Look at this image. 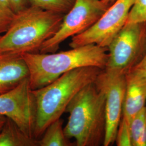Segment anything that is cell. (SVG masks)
I'll return each instance as SVG.
<instances>
[{
	"label": "cell",
	"mask_w": 146,
	"mask_h": 146,
	"mask_svg": "<svg viewBox=\"0 0 146 146\" xmlns=\"http://www.w3.org/2000/svg\"><path fill=\"white\" fill-rule=\"evenodd\" d=\"M108 47L89 44L61 52L21 55L28 68L31 87L35 90L77 68L96 67L104 69L108 58Z\"/></svg>",
	"instance_id": "cell-1"
},
{
	"label": "cell",
	"mask_w": 146,
	"mask_h": 146,
	"mask_svg": "<svg viewBox=\"0 0 146 146\" xmlns=\"http://www.w3.org/2000/svg\"><path fill=\"white\" fill-rule=\"evenodd\" d=\"M102 70L96 67L77 68L42 88L33 90L36 106L35 139H40L48 125L61 118L74 97L85 86L94 82Z\"/></svg>",
	"instance_id": "cell-2"
},
{
	"label": "cell",
	"mask_w": 146,
	"mask_h": 146,
	"mask_svg": "<svg viewBox=\"0 0 146 146\" xmlns=\"http://www.w3.org/2000/svg\"><path fill=\"white\" fill-rule=\"evenodd\" d=\"M65 135L76 146H103L106 134L105 96L94 82L85 86L68 104Z\"/></svg>",
	"instance_id": "cell-3"
},
{
	"label": "cell",
	"mask_w": 146,
	"mask_h": 146,
	"mask_svg": "<svg viewBox=\"0 0 146 146\" xmlns=\"http://www.w3.org/2000/svg\"><path fill=\"white\" fill-rule=\"evenodd\" d=\"M65 15L31 6L16 14L11 25L0 37V53L39 52L43 44L53 36Z\"/></svg>",
	"instance_id": "cell-4"
},
{
	"label": "cell",
	"mask_w": 146,
	"mask_h": 146,
	"mask_svg": "<svg viewBox=\"0 0 146 146\" xmlns=\"http://www.w3.org/2000/svg\"><path fill=\"white\" fill-rule=\"evenodd\" d=\"M108 49L106 69L126 74L136 67L146 54V22L125 23Z\"/></svg>",
	"instance_id": "cell-5"
},
{
	"label": "cell",
	"mask_w": 146,
	"mask_h": 146,
	"mask_svg": "<svg viewBox=\"0 0 146 146\" xmlns=\"http://www.w3.org/2000/svg\"><path fill=\"white\" fill-rule=\"evenodd\" d=\"M114 2L110 0H75L58 31L43 44L40 52H56L62 42L94 25Z\"/></svg>",
	"instance_id": "cell-6"
},
{
	"label": "cell",
	"mask_w": 146,
	"mask_h": 146,
	"mask_svg": "<svg viewBox=\"0 0 146 146\" xmlns=\"http://www.w3.org/2000/svg\"><path fill=\"white\" fill-rule=\"evenodd\" d=\"M135 0H116L94 25L72 37L71 48L94 44L108 47L127 23Z\"/></svg>",
	"instance_id": "cell-7"
},
{
	"label": "cell",
	"mask_w": 146,
	"mask_h": 146,
	"mask_svg": "<svg viewBox=\"0 0 146 146\" xmlns=\"http://www.w3.org/2000/svg\"><path fill=\"white\" fill-rule=\"evenodd\" d=\"M125 74L103 69L94 84L105 96L106 134L104 146L115 143L117 128L122 115L125 89Z\"/></svg>",
	"instance_id": "cell-8"
},
{
	"label": "cell",
	"mask_w": 146,
	"mask_h": 146,
	"mask_svg": "<svg viewBox=\"0 0 146 146\" xmlns=\"http://www.w3.org/2000/svg\"><path fill=\"white\" fill-rule=\"evenodd\" d=\"M0 114L11 119L27 135L34 138L36 106L29 78L0 95Z\"/></svg>",
	"instance_id": "cell-9"
},
{
	"label": "cell",
	"mask_w": 146,
	"mask_h": 146,
	"mask_svg": "<svg viewBox=\"0 0 146 146\" xmlns=\"http://www.w3.org/2000/svg\"><path fill=\"white\" fill-rule=\"evenodd\" d=\"M125 89L122 115L128 123L146 105V74L135 67L125 74Z\"/></svg>",
	"instance_id": "cell-10"
},
{
	"label": "cell",
	"mask_w": 146,
	"mask_h": 146,
	"mask_svg": "<svg viewBox=\"0 0 146 146\" xmlns=\"http://www.w3.org/2000/svg\"><path fill=\"white\" fill-rule=\"evenodd\" d=\"M29 76L28 68L21 54L0 53V95L15 88Z\"/></svg>",
	"instance_id": "cell-11"
},
{
	"label": "cell",
	"mask_w": 146,
	"mask_h": 146,
	"mask_svg": "<svg viewBox=\"0 0 146 146\" xmlns=\"http://www.w3.org/2000/svg\"><path fill=\"white\" fill-rule=\"evenodd\" d=\"M0 146H38L37 140L25 133L15 123L7 117L0 132Z\"/></svg>",
	"instance_id": "cell-12"
},
{
	"label": "cell",
	"mask_w": 146,
	"mask_h": 146,
	"mask_svg": "<svg viewBox=\"0 0 146 146\" xmlns=\"http://www.w3.org/2000/svg\"><path fill=\"white\" fill-rule=\"evenodd\" d=\"M63 120L61 118L48 125L41 137L37 139L38 146H73L75 142L65 135L63 128Z\"/></svg>",
	"instance_id": "cell-13"
},
{
	"label": "cell",
	"mask_w": 146,
	"mask_h": 146,
	"mask_svg": "<svg viewBox=\"0 0 146 146\" xmlns=\"http://www.w3.org/2000/svg\"><path fill=\"white\" fill-rule=\"evenodd\" d=\"M131 146H146V108L134 115L129 121Z\"/></svg>",
	"instance_id": "cell-14"
},
{
	"label": "cell",
	"mask_w": 146,
	"mask_h": 146,
	"mask_svg": "<svg viewBox=\"0 0 146 146\" xmlns=\"http://www.w3.org/2000/svg\"><path fill=\"white\" fill-rule=\"evenodd\" d=\"M29 2L33 7L66 15L73 7L75 0H29Z\"/></svg>",
	"instance_id": "cell-15"
},
{
	"label": "cell",
	"mask_w": 146,
	"mask_h": 146,
	"mask_svg": "<svg viewBox=\"0 0 146 146\" xmlns=\"http://www.w3.org/2000/svg\"><path fill=\"white\" fill-rule=\"evenodd\" d=\"M16 15L7 0H0V34L8 30Z\"/></svg>",
	"instance_id": "cell-16"
},
{
	"label": "cell",
	"mask_w": 146,
	"mask_h": 146,
	"mask_svg": "<svg viewBox=\"0 0 146 146\" xmlns=\"http://www.w3.org/2000/svg\"><path fill=\"white\" fill-rule=\"evenodd\" d=\"M115 143L117 146H131L129 124L123 116L117 128Z\"/></svg>",
	"instance_id": "cell-17"
},
{
	"label": "cell",
	"mask_w": 146,
	"mask_h": 146,
	"mask_svg": "<svg viewBox=\"0 0 146 146\" xmlns=\"http://www.w3.org/2000/svg\"><path fill=\"white\" fill-rule=\"evenodd\" d=\"M141 22H146V0H135L129 11L127 23Z\"/></svg>",
	"instance_id": "cell-18"
},
{
	"label": "cell",
	"mask_w": 146,
	"mask_h": 146,
	"mask_svg": "<svg viewBox=\"0 0 146 146\" xmlns=\"http://www.w3.org/2000/svg\"><path fill=\"white\" fill-rule=\"evenodd\" d=\"M12 10L18 14L30 7L29 0H7Z\"/></svg>",
	"instance_id": "cell-19"
},
{
	"label": "cell",
	"mask_w": 146,
	"mask_h": 146,
	"mask_svg": "<svg viewBox=\"0 0 146 146\" xmlns=\"http://www.w3.org/2000/svg\"><path fill=\"white\" fill-rule=\"evenodd\" d=\"M136 67L140 68L142 70H143L146 74V54L143 59L142 60V61Z\"/></svg>",
	"instance_id": "cell-20"
},
{
	"label": "cell",
	"mask_w": 146,
	"mask_h": 146,
	"mask_svg": "<svg viewBox=\"0 0 146 146\" xmlns=\"http://www.w3.org/2000/svg\"><path fill=\"white\" fill-rule=\"evenodd\" d=\"M6 119H7V117L5 116L0 114V132L2 130V127L5 123Z\"/></svg>",
	"instance_id": "cell-21"
},
{
	"label": "cell",
	"mask_w": 146,
	"mask_h": 146,
	"mask_svg": "<svg viewBox=\"0 0 146 146\" xmlns=\"http://www.w3.org/2000/svg\"><path fill=\"white\" fill-rule=\"evenodd\" d=\"M110 1H115L116 0H110Z\"/></svg>",
	"instance_id": "cell-22"
},
{
	"label": "cell",
	"mask_w": 146,
	"mask_h": 146,
	"mask_svg": "<svg viewBox=\"0 0 146 146\" xmlns=\"http://www.w3.org/2000/svg\"><path fill=\"white\" fill-rule=\"evenodd\" d=\"M1 35H0V37H1Z\"/></svg>",
	"instance_id": "cell-23"
},
{
	"label": "cell",
	"mask_w": 146,
	"mask_h": 146,
	"mask_svg": "<svg viewBox=\"0 0 146 146\" xmlns=\"http://www.w3.org/2000/svg\"></svg>",
	"instance_id": "cell-24"
}]
</instances>
